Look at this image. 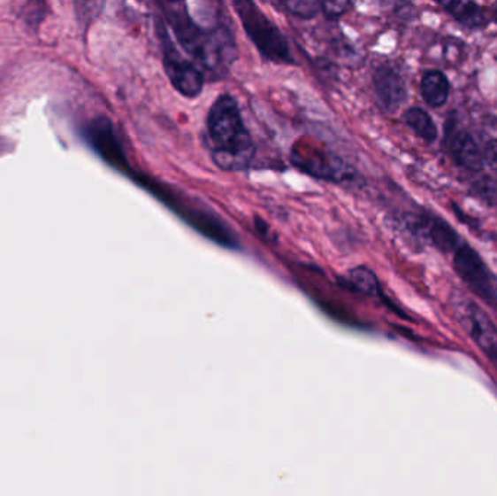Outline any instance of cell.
<instances>
[{
  "instance_id": "cell-7",
  "label": "cell",
  "mask_w": 497,
  "mask_h": 496,
  "mask_svg": "<svg viewBox=\"0 0 497 496\" xmlns=\"http://www.w3.org/2000/svg\"><path fill=\"white\" fill-rule=\"evenodd\" d=\"M403 224L413 236L429 242L440 252H455L460 248V236L456 235L453 226L428 210L409 213L403 217Z\"/></svg>"
},
{
  "instance_id": "cell-13",
  "label": "cell",
  "mask_w": 497,
  "mask_h": 496,
  "mask_svg": "<svg viewBox=\"0 0 497 496\" xmlns=\"http://www.w3.org/2000/svg\"><path fill=\"white\" fill-rule=\"evenodd\" d=\"M451 83L440 70H428L420 81L422 98L432 108H440L448 101Z\"/></svg>"
},
{
  "instance_id": "cell-15",
  "label": "cell",
  "mask_w": 497,
  "mask_h": 496,
  "mask_svg": "<svg viewBox=\"0 0 497 496\" xmlns=\"http://www.w3.org/2000/svg\"><path fill=\"white\" fill-rule=\"evenodd\" d=\"M348 283L358 290L361 293L368 294V296H377L381 293L379 290V283L375 277V274L371 269L365 268V267H358L354 268L348 274Z\"/></svg>"
},
{
  "instance_id": "cell-5",
  "label": "cell",
  "mask_w": 497,
  "mask_h": 496,
  "mask_svg": "<svg viewBox=\"0 0 497 496\" xmlns=\"http://www.w3.org/2000/svg\"><path fill=\"white\" fill-rule=\"evenodd\" d=\"M453 265L461 280L478 298L497 305V278L476 249L467 244H461L460 248L454 252Z\"/></svg>"
},
{
  "instance_id": "cell-8",
  "label": "cell",
  "mask_w": 497,
  "mask_h": 496,
  "mask_svg": "<svg viewBox=\"0 0 497 496\" xmlns=\"http://www.w3.org/2000/svg\"><path fill=\"white\" fill-rule=\"evenodd\" d=\"M455 314L477 346L489 357L497 358V326L489 314L471 300H464L456 306Z\"/></svg>"
},
{
  "instance_id": "cell-3",
  "label": "cell",
  "mask_w": 497,
  "mask_h": 496,
  "mask_svg": "<svg viewBox=\"0 0 497 496\" xmlns=\"http://www.w3.org/2000/svg\"><path fill=\"white\" fill-rule=\"evenodd\" d=\"M237 15L241 18V27L245 29L262 58L278 65H294L293 51L281 29L273 24L261 9L252 2H236Z\"/></svg>"
},
{
  "instance_id": "cell-17",
  "label": "cell",
  "mask_w": 497,
  "mask_h": 496,
  "mask_svg": "<svg viewBox=\"0 0 497 496\" xmlns=\"http://www.w3.org/2000/svg\"><path fill=\"white\" fill-rule=\"evenodd\" d=\"M473 194L492 207H497V179L493 176H481L473 183Z\"/></svg>"
},
{
  "instance_id": "cell-16",
  "label": "cell",
  "mask_w": 497,
  "mask_h": 496,
  "mask_svg": "<svg viewBox=\"0 0 497 496\" xmlns=\"http://www.w3.org/2000/svg\"><path fill=\"white\" fill-rule=\"evenodd\" d=\"M287 13H290L298 19H311L322 12V2L313 0H291V2H281L279 4Z\"/></svg>"
},
{
  "instance_id": "cell-9",
  "label": "cell",
  "mask_w": 497,
  "mask_h": 496,
  "mask_svg": "<svg viewBox=\"0 0 497 496\" xmlns=\"http://www.w3.org/2000/svg\"><path fill=\"white\" fill-rule=\"evenodd\" d=\"M375 98L386 114H393L408 99V83L404 74L393 63H384L372 74Z\"/></svg>"
},
{
  "instance_id": "cell-14",
  "label": "cell",
  "mask_w": 497,
  "mask_h": 496,
  "mask_svg": "<svg viewBox=\"0 0 497 496\" xmlns=\"http://www.w3.org/2000/svg\"><path fill=\"white\" fill-rule=\"evenodd\" d=\"M404 121L417 137L429 144H432L440 137V131H438L432 117L422 108H417V106L409 108L404 112Z\"/></svg>"
},
{
  "instance_id": "cell-10",
  "label": "cell",
  "mask_w": 497,
  "mask_h": 496,
  "mask_svg": "<svg viewBox=\"0 0 497 496\" xmlns=\"http://www.w3.org/2000/svg\"><path fill=\"white\" fill-rule=\"evenodd\" d=\"M88 139L92 143L95 151L103 156L111 167H117L119 171L126 172V159L123 147L119 137L115 135L114 127L106 119H98L92 121L88 127Z\"/></svg>"
},
{
  "instance_id": "cell-21",
  "label": "cell",
  "mask_w": 497,
  "mask_h": 496,
  "mask_svg": "<svg viewBox=\"0 0 497 496\" xmlns=\"http://www.w3.org/2000/svg\"><path fill=\"white\" fill-rule=\"evenodd\" d=\"M493 18H494V20H496V22H497V4H494Z\"/></svg>"
},
{
  "instance_id": "cell-18",
  "label": "cell",
  "mask_w": 497,
  "mask_h": 496,
  "mask_svg": "<svg viewBox=\"0 0 497 496\" xmlns=\"http://www.w3.org/2000/svg\"><path fill=\"white\" fill-rule=\"evenodd\" d=\"M352 6H354V4L345 2V0H340V2H322V13L327 19L336 20L339 18H342L343 15H347L351 11Z\"/></svg>"
},
{
  "instance_id": "cell-20",
  "label": "cell",
  "mask_w": 497,
  "mask_h": 496,
  "mask_svg": "<svg viewBox=\"0 0 497 496\" xmlns=\"http://www.w3.org/2000/svg\"><path fill=\"white\" fill-rule=\"evenodd\" d=\"M454 213H455V216L458 217L461 223L467 224L469 228L476 229L480 228V223H478V220L473 219V217H470L467 213H464V210H461L455 203H453Z\"/></svg>"
},
{
  "instance_id": "cell-19",
  "label": "cell",
  "mask_w": 497,
  "mask_h": 496,
  "mask_svg": "<svg viewBox=\"0 0 497 496\" xmlns=\"http://www.w3.org/2000/svg\"><path fill=\"white\" fill-rule=\"evenodd\" d=\"M483 155H485V163H487V167L497 174V139L487 142Z\"/></svg>"
},
{
  "instance_id": "cell-4",
  "label": "cell",
  "mask_w": 497,
  "mask_h": 496,
  "mask_svg": "<svg viewBox=\"0 0 497 496\" xmlns=\"http://www.w3.org/2000/svg\"><path fill=\"white\" fill-rule=\"evenodd\" d=\"M157 35H159L162 53H164V72L175 88L185 98H196L204 89V74L195 65V61L185 58L175 43L169 35L164 19L157 20Z\"/></svg>"
},
{
  "instance_id": "cell-1",
  "label": "cell",
  "mask_w": 497,
  "mask_h": 496,
  "mask_svg": "<svg viewBox=\"0 0 497 496\" xmlns=\"http://www.w3.org/2000/svg\"><path fill=\"white\" fill-rule=\"evenodd\" d=\"M162 8L180 47L211 78H223L237 56L236 40L230 25L218 19L205 28L192 18L187 4H164Z\"/></svg>"
},
{
  "instance_id": "cell-2",
  "label": "cell",
  "mask_w": 497,
  "mask_h": 496,
  "mask_svg": "<svg viewBox=\"0 0 497 496\" xmlns=\"http://www.w3.org/2000/svg\"><path fill=\"white\" fill-rule=\"evenodd\" d=\"M207 139L212 160L223 171H245L256 155L255 142L232 95H220L212 102L207 115Z\"/></svg>"
},
{
  "instance_id": "cell-22",
  "label": "cell",
  "mask_w": 497,
  "mask_h": 496,
  "mask_svg": "<svg viewBox=\"0 0 497 496\" xmlns=\"http://www.w3.org/2000/svg\"><path fill=\"white\" fill-rule=\"evenodd\" d=\"M493 240H494V242H496V244H497V236H493Z\"/></svg>"
},
{
  "instance_id": "cell-12",
  "label": "cell",
  "mask_w": 497,
  "mask_h": 496,
  "mask_svg": "<svg viewBox=\"0 0 497 496\" xmlns=\"http://www.w3.org/2000/svg\"><path fill=\"white\" fill-rule=\"evenodd\" d=\"M438 4L465 28L481 29L489 25L487 13L476 2H440Z\"/></svg>"
},
{
  "instance_id": "cell-6",
  "label": "cell",
  "mask_w": 497,
  "mask_h": 496,
  "mask_svg": "<svg viewBox=\"0 0 497 496\" xmlns=\"http://www.w3.org/2000/svg\"><path fill=\"white\" fill-rule=\"evenodd\" d=\"M444 147L456 167L464 171L480 172L485 167V155L476 137L455 114L445 122Z\"/></svg>"
},
{
  "instance_id": "cell-11",
  "label": "cell",
  "mask_w": 497,
  "mask_h": 496,
  "mask_svg": "<svg viewBox=\"0 0 497 496\" xmlns=\"http://www.w3.org/2000/svg\"><path fill=\"white\" fill-rule=\"evenodd\" d=\"M293 162L302 171L307 172L309 175L317 176V178L336 181V178L342 174V167L339 163H333L331 158L323 156L322 153L307 149V147L304 151L294 149Z\"/></svg>"
}]
</instances>
